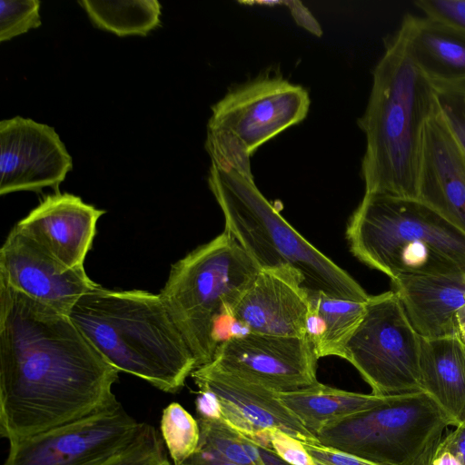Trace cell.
I'll return each instance as SVG.
<instances>
[{"label": "cell", "instance_id": "obj_15", "mask_svg": "<svg viewBox=\"0 0 465 465\" xmlns=\"http://www.w3.org/2000/svg\"><path fill=\"white\" fill-rule=\"evenodd\" d=\"M309 292L290 267L260 270L232 312L247 332L282 337L308 335Z\"/></svg>", "mask_w": 465, "mask_h": 465}, {"label": "cell", "instance_id": "obj_2", "mask_svg": "<svg viewBox=\"0 0 465 465\" xmlns=\"http://www.w3.org/2000/svg\"><path fill=\"white\" fill-rule=\"evenodd\" d=\"M365 112L361 161L365 193L418 199L427 122L438 111L436 91L408 54L400 30L374 67Z\"/></svg>", "mask_w": 465, "mask_h": 465}, {"label": "cell", "instance_id": "obj_18", "mask_svg": "<svg viewBox=\"0 0 465 465\" xmlns=\"http://www.w3.org/2000/svg\"><path fill=\"white\" fill-rule=\"evenodd\" d=\"M405 312L422 338L460 334L456 314L465 304V272L411 274L391 280Z\"/></svg>", "mask_w": 465, "mask_h": 465}, {"label": "cell", "instance_id": "obj_6", "mask_svg": "<svg viewBox=\"0 0 465 465\" xmlns=\"http://www.w3.org/2000/svg\"><path fill=\"white\" fill-rule=\"evenodd\" d=\"M260 268L226 231L171 267L160 296L197 368L211 362L221 340L219 322L232 312Z\"/></svg>", "mask_w": 465, "mask_h": 465}, {"label": "cell", "instance_id": "obj_3", "mask_svg": "<svg viewBox=\"0 0 465 465\" xmlns=\"http://www.w3.org/2000/svg\"><path fill=\"white\" fill-rule=\"evenodd\" d=\"M68 315L119 372L162 391L178 392L197 368L160 294L99 285L82 296Z\"/></svg>", "mask_w": 465, "mask_h": 465}, {"label": "cell", "instance_id": "obj_24", "mask_svg": "<svg viewBox=\"0 0 465 465\" xmlns=\"http://www.w3.org/2000/svg\"><path fill=\"white\" fill-rule=\"evenodd\" d=\"M160 430L173 465H183L196 452L199 422L181 404L173 402L163 409Z\"/></svg>", "mask_w": 465, "mask_h": 465}, {"label": "cell", "instance_id": "obj_8", "mask_svg": "<svg viewBox=\"0 0 465 465\" xmlns=\"http://www.w3.org/2000/svg\"><path fill=\"white\" fill-rule=\"evenodd\" d=\"M310 104L305 88L278 74H261L231 88L212 107L207 124L205 149L211 163L252 171L253 153L302 122Z\"/></svg>", "mask_w": 465, "mask_h": 465}, {"label": "cell", "instance_id": "obj_33", "mask_svg": "<svg viewBox=\"0 0 465 465\" xmlns=\"http://www.w3.org/2000/svg\"><path fill=\"white\" fill-rule=\"evenodd\" d=\"M243 446L254 465H292L272 450L262 447L241 433Z\"/></svg>", "mask_w": 465, "mask_h": 465}, {"label": "cell", "instance_id": "obj_22", "mask_svg": "<svg viewBox=\"0 0 465 465\" xmlns=\"http://www.w3.org/2000/svg\"><path fill=\"white\" fill-rule=\"evenodd\" d=\"M309 296L308 336L317 358H342L347 342L365 314L367 302L340 300L322 293Z\"/></svg>", "mask_w": 465, "mask_h": 465}, {"label": "cell", "instance_id": "obj_12", "mask_svg": "<svg viewBox=\"0 0 465 465\" xmlns=\"http://www.w3.org/2000/svg\"><path fill=\"white\" fill-rule=\"evenodd\" d=\"M73 159L54 128L15 116L0 122V194L59 186Z\"/></svg>", "mask_w": 465, "mask_h": 465}, {"label": "cell", "instance_id": "obj_25", "mask_svg": "<svg viewBox=\"0 0 465 465\" xmlns=\"http://www.w3.org/2000/svg\"><path fill=\"white\" fill-rule=\"evenodd\" d=\"M200 427V443L197 450L236 465H254L249 457L241 433L223 419H197Z\"/></svg>", "mask_w": 465, "mask_h": 465}, {"label": "cell", "instance_id": "obj_28", "mask_svg": "<svg viewBox=\"0 0 465 465\" xmlns=\"http://www.w3.org/2000/svg\"><path fill=\"white\" fill-rule=\"evenodd\" d=\"M440 113L465 153V88L435 89Z\"/></svg>", "mask_w": 465, "mask_h": 465}, {"label": "cell", "instance_id": "obj_10", "mask_svg": "<svg viewBox=\"0 0 465 465\" xmlns=\"http://www.w3.org/2000/svg\"><path fill=\"white\" fill-rule=\"evenodd\" d=\"M144 425L118 401L96 413L9 443L4 465H103L127 449Z\"/></svg>", "mask_w": 465, "mask_h": 465}, {"label": "cell", "instance_id": "obj_9", "mask_svg": "<svg viewBox=\"0 0 465 465\" xmlns=\"http://www.w3.org/2000/svg\"><path fill=\"white\" fill-rule=\"evenodd\" d=\"M420 341L401 302L391 290L370 295L365 314L347 342L342 359L358 371L372 394L422 391Z\"/></svg>", "mask_w": 465, "mask_h": 465}, {"label": "cell", "instance_id": "obj_30", "mask_svg": "<svg viewBox=\"0 0 465 465\" xmlns=\"http://www.w3.org/2000/svg\"><path fill=\"white\" fill-rule=\"evenodd\" d=\"M414 5L429 16L465 32V0H418Z\"/></svg>", "mask_w": 465, "mask_h": 465}, {"label": "cell", "instance_id": "obj_11", "mask_svg": "<svg viewBox=\"0 0 465 465\" xmlns=\"http://www.w3.org/2000/svg\"><path fill=\"white\" fill-rule=\"evenodd\" d=\"M318 360L308 335L244 332L221 341L207 364L277 392H288L319 382Z\"/></svg>", "mask_w": 465, "mask_h": 465}, {"label": "cell", "instance_id": "obj_21", "mask_svg": "<svg viewBox=\"0 0 465 465\" xmlns=\"http://www.w3.org/2000/svg\"><path fill=\"white\" fill-rule=\"evenodd\" d=\"M278 398L315 435L325 426L382 403L388 396L348 391L325 384L278 392Z\"/></svg>", "mask_w": 465, "mask_h": 465}, {"label": "cell", "instance_id": "obj_35", "mask_svg": "<svg viewBox=\"0 0 465 465\" xmlns=\"http://www.w3.org/2000/svg\"><path fill=\"white\" fill-rule=\"evenodd\" d=\"M196 413L199 419H223V410L218 397L209 391H199L195 401Z\"/></svg>", "mask_w": 465, "mask_h": 465}, {"label": "cell", "instance_id": "obj_34", "mask_svg": "<svg viewBox=\"0 0 465 465\" xmlns=\"http://www.w3.org/2000/svg\"><path fill=\"white\" fill-rule=\"evenodd\" d=\"M286 5L296 24L310 33L321 36L322 30L318 21L314 18L310 10L300 1H282Z\"/></svg>", "mask_w": 465, "mask_h": 465}, {"label": "cell", "instance_id": "obj_4", "mask_svg": "<svg viewBox=\"0 0 465 465\" xmlns=\"http://www.w3.org/2000/svg\"><path fill=\"white\" fill-rule=\"evenodd\" d=\"M208 184L225 229L260 270L290 267L309 293L367 302L370 295L346 271L301 235L256 186L252 172L211 163Z\"/></svg>", "mask_w": 465, "mask_h": 465}, {"label": "cell", "instance_id": "obj_27", "mask_svg": "<svg viewBox=\"0 0 465 465\" xmlns=\"http://www.w3.org/2000/svg\"><path fill=\"white\" fill-rule=\"evenodd\" d=\"M166 459L163 438L145 423L141 434L127 449L103 465H160Z\"/></svg>", "mask_w": 465, "mask_h": 465}, {"label": "cell", "instance_id": "obj_7", "mask_svg": "<svg viewBox=\"0 0 465 465\" xmlns=\"http://www.w3.org/2000/svg\"><path fill=\"white\" fill-rule=\"evenodd\" d=\"M450 425L422 391L388 396L373 408L323 427L315 438L379 465H427Z\"/></svg>", "mask_w": 465, "mask_h": 465}, {"label": "cell", "instance_id": "obj_20", "mask_svg": "<svg viewBox=\"0 0 465 465\" xmlns=\"http://www.w3.org/2000/svg\"><path fill=\"white\" fill-rule=\"evenodd\" d=\"M425 391L457 427L465 422V341L460 334L420 341Z\"/></svg>", "mask_w": 465, "mask_h": 465}, {"label": "cell", "instance_id": "obj_32", "mask_svg": "<svg viewBox=\"0 0 465 465\" xmlns=\"http://www.w3.org/2000/svg\"><path fill=\"white\" fill-rule=\"evenodd\" d=\"M302 443L316 465H379L348 452L322 445L317 440Z\"/></svg>", "mask_w": 465, "mask_h": 465}, {"label": "cell", "instance_id": "obj_19", "mask_svg": "<svg viewBox=\"0 0 465 465\" xmlns=\"http://www.w3.org/2000/svg\"><path fill=\"white\" fill-rule=\"evenodd\" d=\"M408 54L438 88H465V32L445 22L406 15L400 27Z\"/></svg>", "mask_w": 465, "mask_h": 465}, {"label": "cell", "instance_id": "obj_40", "mask_svg": "<svg viewBox=\"0 0 465 465\" xmlns=\"http://www.w3.org/2000/svg\"><path fill=\"white\" fill-rule=\"evenodd\" d=\"M464 341H465V340H464Z\"/></svg>", "mask_w": 465, "mask_h": 465}, {"label": "cell", "instance_id": "obj_37", "mask_svg": "<svg viewBox=\"0 0 465 465\" xmlns=\"http://www.w3.org/2000/svg\"><path fill=\"white\" fill-rule=\"evenodd\" d=\"M456 322L460 335L465 340V304L458 311Z\"/></svg>", "mask_w": 465, "mask_h": 465}, {"label": "cell", "instance_id": "obj_13", "mask_svg": "<svg viewBox=\"0 0 465 465\" xmlns=\"http://www.w3.org/2000/svg\"><path fill=\"white\" fill-rule=\"evenodd\" d=\"M0 280L66 315L82 296L99 286L84 267L64 264L16 226L0 249Z\"/></svg>", "mask_w": 465, "mask_h": 465}, {"label": "cell", "instance_id": "obj_16", "mask_svg": "<svg viewBox=\"0 0 465 465\" xmlns=\"http://www.w3.org/2000/svg\"><path fill=\"white\" fill-rule=\"evenodd\" d=\"M104 210L71 193L46 195L15 225L61 262L84 267Z\"/></svg>", "mask_w": 465, "mask_h": 465}, {"label": "cell", "instance_id": "obj_39", "mask_svg": "<svg viewBox=\"0 0 465 465\" xmlns=\"http://www.w3.org/2000/svg\"><path fill=\"white\" fill-rule=\"evenodd\" d=\"M432 458H433V455H432V457L430 458V460H429V462H428V464H427V465H434V464H433Z\"/></svg>", "mask_w": 465, "mask_h": 465}, {"label": "cell", "instance_id": "obj_38", "mask_svg": "<svg viewBox=\"0 0 465 465\" xmlns=\"http://www.w3.org/2000/svg\"><path fill=\"white\" fill-rule=\"evenodd\" d=\"M160 465H173V463L170 462L169 460H165L164 461H163Z\"/></svg>", "mask_w": 465, "mask_h": 465}, {"label": "cell", "instance_id": "obj_5", "mask_svg": "<svg viewBox=\"0 0 465 465\" xmlns=\"http://www.w3.org/2000/svg\"><path fill=\"white\" fill-rule=\"evenodd\" d=\"M346 238L358 260L391 280L465 272V232L418 199L364 193Z\"/></svg>", "mask_w": 465, "mask_h": 465}, {"label": "cell", "instance_id": "obj_14", "mask_svg": "<svg viewBox=\"0 0 465 465\" xmlns=\"http://www.w3.org/2000/svg\"><path fill=\"white\" fill-rule=\"evenodd\" d=\"M199 391L214 393L222 405L223 419L240 433L262 445L270 430L279 429L302 442L316 438L278 398V392L210 364L191 374Z\"/></svg>", "mask_w": 465, "mask_h": 465}, {"label": "cell", "instance_id": "obj_17", "mask_svg": "<svg viewBox=\"0 0 465 465\" xmlns=\"http://www.w3.org/2000/svg\"><path fill=\"white\" fill-rule=\"evenodd\" d=\"M418 200L465 232V153L439 107L425 126Z\"/></svg>", "mask_w": 465, "mask_h": 465}, {"label": "cell", "instance_id": "obj_31", "mask_svg": "<svg viewBox=\"0 0 465 465\" xmlns=\"http://www.w3.org/2000/svg\"><path fill=\"white\" fill-rule=\"evenodd\" d=\"M432 460L434 465H465V422L442 437Z\"/></svg>", "mask_w": 465, "mask_h": 465}, {"label": "cell", "instance_id": "obj_23", "mask_svg": "<svg viewBox=\"0 0 465 465\" xmlns=\"http://www.w3.org/2000/svg\"><path fill=\"white\" fill-rule=\"evenodd\" d=\"M78 4L96 27L118 36H144L161 24V4L157 0H83Z\"/></svg>", "mask_w": 465, "mask_h": 465}, {"label": "cell", "instance_id": "obj_36", "mask_svg": "<svg viewBox=\"0 0 465 465\" xmlns=\"http://www.w3.org/2000/svg\"><path fill=\"white\" fill-rule=\"evenodd\" d=\"M183 465H236L218 459L212 454L201 450L189 458Z\"/></svg>", "mask_w": 465, "mask_h": 465}, {"label": "cell", "instance_id": "obj_26", "mask_svg": "<svg viewBox=\"0 0 465 465\" xmlns=\"http://www.w3.org/2000/svg\"><path fill=\"white\" fill-rule=\"evenodd\" d=\"M40 1H0V41L5 42L41 25Z\"/></svg>", "mask_w": 465, "mask_h": 465}, {"label": "cell", "instance_id": "obj_29", "mask_svg": "<svg viewBox=\"0 0 465 465\" xmlns=\"http://www.w3.org/2000/svg\"><path fill=\"white\" fill-rule=\"evenodd\" d=\"M262 447L272 450L292 465H316L301 440L279 429L267 432Z\"/></svg>", "mask_w": 465, "mask_h": 465}, {"label": "cell", "instance_id": "obj_1", "mask_svg": "<svg viewBox=\"0 0 465 465\" xmlns=\"http://www.w3.org/2000/svg\"><path fill=\"white\" fill-rule=\"evenodd\" d=\"M118 373L69 315L0 280V434L9 443L115 404Z\"/></svg>", "mask_w": 465, "mask_h": 465}]
</instances>
